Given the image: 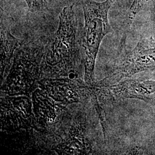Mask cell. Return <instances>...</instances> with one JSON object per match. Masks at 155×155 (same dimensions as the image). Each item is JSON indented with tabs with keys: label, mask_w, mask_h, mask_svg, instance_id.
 <instances>
[{
	"label": "cell",
	"mask_w": 155,
	"mask_h": 155,
	"mask_svg": "<svg viewBox=\"0 0 155 155\" xmlns=\"http://www.w3.org/2000/svg\"><path fill=\"white\" fill-rule=\"evenodd\" d=\"M59 18L58 29L45 50L42 74L47 77L66 76L75 71L79 59L81 39L73 5L64 7Z\"/></svg>",
	"instance_id": "6da1fadb"
},
{
	"label": "cell",
	"mask_w": 155,
	"mask_h": 155,
	"mask_svg": "<svg viewBox=\"0 0 155 155\" xmlns=\"http://www.w3.org/2000/svg\"><path fill=\"white\" fill-rule=\"evenodd\" d=\"M117 0H106L102 2L87 0L83 2L84 19L83 45L84 58V82L91 86L94 82L95 60L101 43L107 33L112 31L108 13Z\"/></svg>",
	"instance_id": "7a4b0ae2"
},
{
	"label": "cell",
	"mask_w": 155,
	"mask_h": 155,
	"mask_svg": "<svg viewBox=\"0 0 155 155\" xmlns=\"http://www.w3.org/2000/svg\"><path fill=\"white\" fill-rule=\"evenodd\" d=\"M15 55L11 71L2 90L10 95H29L42 76L45 51L40 47L20 45Z\"/></svg>",
	"instance_id": "3957f363"
},
{
	"label": "cell",
	"mask_w": 155,
	"mask_h": 155,
	"mask_svg": "<svg viewBox=\"0 0 155 155\" xmlns=\"http://www.w3.org/2000/svg\"><path fill=\"white\" fill-rule=\"evenodd\" d=\"M152 67H155V40L152 38L141 39L122 64L107 77L95 84L97 86L109 87L124 78Z\"/></svg>",
	"instance_id": "277c9868"
},
{
	"label": "cell",
	"mask_w": 155,
	"mask_h": 155,
	"mask_svg": "<svg viewBox=\"0 0 155 155\" xmlns=\"http://www.w3.org/2000/svg\"><path fill=\"white\" fill-rule=\"evenodd\" d=\"M36 129L52 132L59 129L62 121L68 119V112L64 104L56 101L44 91L36 90L32 97Z\"/></svg>",
	"instance_id": "5b68a950"
},
{
	"label": "cell",
	"mask_w": 155,
	"mask_h": 155,
	"mask_svg": "<svg viewBox=\"0 0 155 155\" xmlns=\"http://www.w3.org/2000/svg\"><path fill=\"white\" fill-rule=\"evenodd\" d=\"M39 84L50 97L64 105L81 102L91 96L93 91L91 86L66 78H47L40 80Z\"/></svg>",
	"instance_id": "8992f818"
},
{
	"label": "cell",
	"mask_w": 155,
	"mask_h": 155,
	"mask_svg": "<svg viewBox=\"0 0 155 155\" xmlns=\"http://www.w3.org/2000/svg\"><path fill=\"white\" fill-rule=\"evenodd\" d=\"M29 100L25 97L6 98L1 106V122L7 129L16 130L28 128L32 115Z\"/></svg>",
	"instance_id": "52a82bcc"
},
{
	"label": "cell",
	"mask_w": 155,
	"mask_h": 155,
	"mask_svg": "<svg viewBox=\"0 0 155 155\" xmlns=\"http://www.w3.org/2000/svg\"><path fill=\"white\" fill-rule=\"evenodd\" d=\"M84 120L74 122L67 133L66 138L61 140L55 148L59 154H89L90 143L86 135Z\"/></svg>",
	"instance_id": "ba28073f"
},
{
	"label": "cell",
	"mask_w": 155,
	"mask_h": 155,
	"mask_svg": "<svg viewBox=\"0 0 155 155\" xmlns=\"http://www.w3.org/2000/svg\"><path fill=\"white\" fill-rule=\"evenodd\" d=\"M1 27V74L2 76L6 66L21 45L8 28L2 24Z\"/></svg>",
	"instance_id": "9c48e42d"
},
{
	"label": "cell",
	"mask_w": 155,
	"mask_h": 155,
	"mask_svg": "<svg viewBox=\"0 0 155 155\" xmlns=\"http://www.w3.org/2000/svg\"><path fill=\"white\" fill-rule=\"evenodd\" d=\"M155 12V0H134L129 9L125 23V33L132 24L135 17L140 12Z\"/></svg>",
	"instance_id": "30bf717a"
},
{
	"label": "cell",
	"mask_w": 155,
	"mask_h": 155,
	"mask_svg": "<svg viewBox=\"0 0 155 155\" xmlns=\"http://www.w3.org/2000/svg\"><path fill=\"white\" fill-rule=\"evenodd\" d=\"M28 5L29 11L34 13H41L46 9L47 6V0H25Z\"/></svg>",
	"instance_id": "8fae6325"
}]
</instances>
